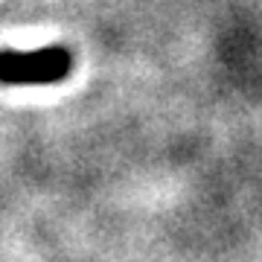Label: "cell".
Here are the masks:
<instances>
[{
	"label": "cell",
	"instance_id": "cell-1",
	"mask_svg": "<svg viewBox=\"0 0 262 262\" xmlns=\"http://www.w3.org/2000/svg\"><path fill=\"white\" fill-rule=\"evenodd\" d=\"M73 67V56L64 47H44L35 53H0V79L9 84L61 82Z\"/></svg>",
	"mask_w": 262,
	"mask_h": 262
}]
</instances>
